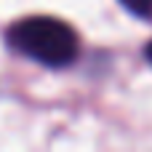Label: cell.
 I'll return each mask as SVG.
<instances>
[{
    "label": "cell",
    "mask_w": 152,
    "mask_h": 152,
    "mask_svg": "<svg viewBox=\"0 0 152 152\" xmlns=\"http://www.w3.org/2000/svg\"><path fill=\"white\" fill-rule=\"evenodd\" d=\"M5 40L16 53L43 64V67L59 69L77 59L75 29L67 21L53 19V16H27L8 27Z\"/></svg>",
    "instance_id": "cell-1"
},
{
    "label": "cell",
    "mask_w": 152,
    "mask_h": 152,
    "mask_svg": "<svg viewBox=\"0 0 152 152\" xmlns=\"http://www.w3.org/2000/svg\"><path fill=\"white\" fill-rule=\"evenodd\" d=\"M134 16H142V19H150L152 16V0H120Z\"/></svg>",
    "instance_id": "cell-2"
},
{
    "label": "cell",
    "mask_w": 152,
    "mask_h": 152,
    "mask_svg": "<svg viewBox=\"0 0 152 152\" xmlns=\"http://www.w3.org/2000/svg\"><path fill=\"white\" fill-rule=\"evenodd\" d=\"M147 59H150V61H152V43H150V45H147Z\"/></svg>",
    "instance_id": "cell-3"
}]
</instances>
